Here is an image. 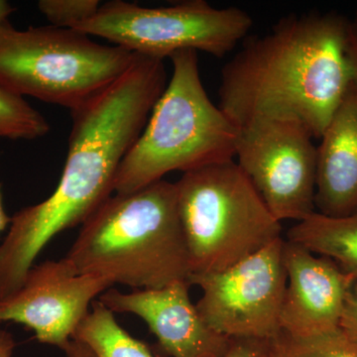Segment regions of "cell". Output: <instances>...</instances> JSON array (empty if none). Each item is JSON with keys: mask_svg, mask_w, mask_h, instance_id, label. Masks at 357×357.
Wrapping results in <instances>:
<instances>
[{"mask_svg": "<svg viewBox=\"0 0 357 357\" xmlns=\"http://www.w3.org/2000/svg\"><path fill=\"white\" fill-rule=\"evenodd\" d=\"M347 31L349 20L333 11L281 18L223 66L218 107L238 128L287 117L319 139L356 84Z\"/></svg>", "mask_w": 357, "mask_h": 357, "instance_id": "6da1fadb", "label": "cell"}, {"mask_svg": "<svg viewBox=\"0 0 357 357\" xmlns=\"http://www.w3.org/2000/svg\"><path fill=\"white\" fill-rule=\"evenodd\" d=\"M168 82L163 60L137 54L116 82L70 110L67 160L55 192L16 213L26 243L42 250L60 232L83 225L112 197L119 167Z\"/></svg>", "mask_w": 357, "mask_h": 357, "instance_id": "7a4b0ae2", "label": "cell"}, {"mask_svg": "<svg viewBox=\"0 0 357 357\" xmlns=\"http://www.w3.org/2000/svg\"><path fill=\"white\" fill-rule=\"evenodd\" d=\"M65 258L77 273L135 290L188 282L191 266L175 183L161 180L110 197L82 225Z\"/></svg>", "mask_w": 357, "mask_h": 357, "instance_id": "3957f363", "label": "cell"}, {"mask_svg": "<svg viewBox=\"0 0 357 357\" xmlns=\"http://www.w3.org/2000/svg\"><path fill=\"white\" fill-rule=\"evenodd\" d=\"M170 59L172 76L119 167L115 194L138 191L174 171L184 174L236 157L239 128L206 93L198 52L180 51Z\"/></svg>", "mask_w": 357, "mask_h": 357, "instance_id": "277c9868", "label": "cell"}, {"mask_svg": "<svg viewBox=\"0 0 357 357\" xmlns=\"http://www.w3.org/2000/svg\"><path fill=\"white\" fill-rule=\"evenodd\" d=\"M175 185L191 274L222 271L282 237L281 222L234 160L184 173Z\"/></svg>", "mask_w": 357, "mask_h": 357, "instance_id": "5b68a950", "label": "cell"}, {"mask_svg": "<svg viewBox=\"0 0 357 357\" xmlns=\"http://www.w3.org/2000/svg\"><path fill=\"white\" fill-rule=\"evenodd\" d=\"M137 54L72 28L0 26V86L73 110L116 82Z\"/></svg>", "mask_w": 357, "mask_h": 357, "instance_id": "8992f818", "label": "cell"}, {"mask_svg": "<svg viewBox=\"0 0 357 357\" xmlns=\"http://www.w3.org/2000/svg\"><path fill=\"white\" fill-rule=\"evenodd\" d=\"M253 20L238 7L217 8L204 0H187L148 8L112 0L72 29L107 39L145 57L163 60L184 50L222 58L248 35Z\"/></svg>", "mask_w": 357, "mask_h": 357, "instance_id": "52a82bcc", "label": "cell"}, {"mask_svg": "<svg viewBox=\"0 0 357 357\" xmlns=\"http://www.w3.org/2000/svg\"><path fill=\"white\" fill-rule=\"evenodd\" d=\"M284 243L276 239L222 271L190 275L189 285L203 291L197 309L213 330L231 340H268L281 332Z\"/></svg>", "mask_w": 357, "mask_h": 357, "instance_id": "ba28073f", "label": "cell"}, {"mask_svg": "<svg viewBox=\"0 0 357 357\" xmlns=\"http://www.w3.org/2000/svg\"><path fill=\"white\" fill-rule=\"evenodd\" d=\"M309 129L287 117L260 119L239 128L236 156L279 222L316 211L317 147Z\"/></svg>", "mask_w": 357, "mask_h": 357, "instance_id": "9c48e42d", "label": "cell"}, {"mask_svg": "<svg viewBox=\"0 0 357 357\" xmlns=\"http://www.w3.org/2000/svg\"><path fill=\"white\" fill-rule=\"evenodd\" d=\"M114 284L79 274L66 258L33 266L22 286L0 300V324H20L42 344L64 349L89 314V305Z\"/></svg>", "mask_w": 357, "mask_h": 357, "instance_id": "30bf717a", "label": "cell"}, {"mask_svg": "<svg viewBox=\"0 0 357 357\" xmlns=\"http://www.w3.org/2000/svg\"><path fill=\"white\" fill-rule=\"evenodd\" d=\"M189 287L188 282H177L126 294L109 289L100 296V302L112 312H131L142 319L168 356L222 357L231 338L204 321L192 303Z\"/></svg>", "mask_w": 357, "mask_h": 357, "instance_id": "8fae6325", "label": "cell"}, {"mask_svg": "<svg viewBox=\"0 0 357 357\" xmlns=\"http://www.w3.org/2000/svg\"><path fill=\"white\" fill-rule=\"evenodd\" d=\"M287 287L282 306V332L314 337L340 328L345 298L354 280L333 260L285 241Z\"/></svg>", "mask_w": 357, "mask_h": 357, "instance_id": "7c38bea8", "label": "cell"}, {"mask_svg": "<svg viewBox=\"0 0 357 357\" xmlns=\"http://www.w3.org/2000/svg\"><path fill=\"white\" fill-rule=\"evenodd\" d=\"M317 147V213L342 218L357 211V86H351Z\"/></svg>", "mask_w": 357, "mask_h": 357, "instance_id": "4fadbf2b", "label": "cell"}, {"mask_svg": "<svg viewBox=\"0 0 357 357\" xmlns=\"http://www.w3.org/2000/svg\"><path fill=\"white\" fill-rule=\"evenodd\" d=\"M287 241L333 260L357 281V211L342 218L314 211L288 230Z\"/></svg>", "mask_w": 357, "mask_h": 357, "instance_id": "5bb4252c", "label": "cell"}, {"mask_svg": "<svg viewBox=\"0 0 357 357\" xmlns=\"http://www.w3.org/2000/svg\"><path fill=\"white\" fill-rule=\"evenodd\" d=\"M77 326L73 340L83 342L96 357H154L144 342L131 337L117 323L114 312L100 301Z\"/></svg>", "mask_w": 357, "mask_h": 357, "instance_id": "9a60e30c", "label": "cell"}, {"mask_svg": "<svg viewBox=\"0 0 357 357\" xmlns=\"http://www.w3.org/2000/svg\"><path fill=\"white\" fill-rule=\"evenodd\" d=\"M263 342L266 357H357V342L340 328L307 337H293L281 331Z\"/></svg>", "mask_w": 357, "mask_h": 357, "instance_id": "2e32d148", "label": "cell"}, {"mask_svg": "<svg viewBox=\"0 0 357 357\" xmlns=\"http://www.w3.org/2000/svg\"><path fill=\"white\" fill-rule=\"evenodd\" d=\"M49 131L50 126L41 112L22 96L14 95L0 86V138L35 140Z\"/></svg>", "mask_w": 357, "mask_h": 357, "instance_id": "e0dca14e", "label": "cell"}, {"mask_svg": "<svg viewBox=\"0 0 357 357\" xmlns=\"http://www.w3.org/2000/svg\"><path fill=\"white\" fill-rule=\"evenodd\" d=\"M98 0H40V13L51 25L60 28H74L91 20L100 9Z\"/></svg>", "mask_w": 357, "mask_h": 357, "instance_id": "ac0fdd59", "label": "cell"}, {"mask_svg": "<svg viewBox=\"0 0 357 357\" xmlns=\"http://www.w3.org/2000/svg\"><path fill=\"white\" fill-rule=\"evenodd\" d=\"M340 328L357 342V281L354 282L345 298Z\"/></svg>", "mask_w": 357, "mask_h": 357, "instance_id": "d6986e66", "label": "cell"}, {"mask_svg": "<svg viewBox=\"0 0 357 357\" xmlns=\"http://www.w3.org/2000/svg\"><path fill=\"white\" fill-rule=\"evenodd\" d=\"M222 357H266L263 340H231L227 351Z\"/></svg>", "mask_w": 357, "mask_h": 357, "instance_id": "ffe728a7", "label": "cell"}, {"mask_svg": "<svg viewBox=\"0 0 357 357\" xmlns=\"http://www.w3.org/2000/svg\"><path fill=\"white\" fill-rule=\"evenodd\" d=\"M347 51L354 70V82L357 86V6L354 17L349 20V31H347Z\"/></svg>", "mask_w": 357, "mask_h": 357, "instance_id": "44dd1931", "label": "cell"}, {"mask_svg": "<svg viewBox=\"0 0 357 357\" xmlns=\"http://www.w3.org/2000/svg\"><path fill=\"white\" fill-rule=\"evenodd\" d=\"M63 351H65L67 357H96L86 344L75 340H70L69 344Z\"/></svg>", "mask_w": 357, "mask_h": 357, "instance_id": "7402d4cb", "label": "cell"}, {"mask_svg": "<svg viewBox=\"0 0 357 357\" xmlns=\"http://www.w3.org/2000/svg\"><path fill=\"white\" fill-rule=\"evenodd\" d=\"M15 347L13 335L3 328H0V357H13Z\"/></svg>", "mask_w": 357, "mask_h": 357, "instance_id": "603a6c76", "label": "cell"}, {"mask_svg": "<svg viewBox=\"0 0 357 357\" xmlns=\"http://www.w3.org/2000/svg\"><path fill=\"white\" fill-rule=\"evenodd\" d=\"M14 7L6 0H0V26L7 22L9 16L13 13Z\"/></svg>", "mask_w": 357, "mask_h": 357, "instance_id": "cb8c5ba5", "label": "cell"}, {"mask_svg": "<svg viewBox=\"0 0 357 357\" xmlns=\"http://www.w3.org/2000/svg\"><path fill=\"white\" fill-rule=\"evenodd\" d=\"M11 223V218L6 215L3 206V199H2L1 184H0V232L8 227Z\"/></svg>", "mask_w": 357, "mask_h": 357, "instance_id": "d4e9b609", "label": "cell"}]
</instances>
